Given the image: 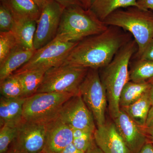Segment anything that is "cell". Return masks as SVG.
Segmentation results:
<instances>
[{"label":"cell","mask_w":153,"mask_h":153,"mask_svg":"<svg viewBox=\"0 0 153 153\" xmlns=\"http://www.w3.org/2000/svg\"><path fill=\"white\" fill-rule=\"evenodd\" d=\"M131 36L120 28L108 26L103 33L77 42L63 63L94 69L104 68L132 39Z\"/></svg>","instance_id":"obj_1"},{"label":"cell","mask_w":153,"mask_h":153,"mask_svg":"<svg viewBox=\"0 0 153 153\" xmlns=\"http://www.w3.org/2000/svg\"><path fill=\"white\" fill-rule=\"evenodd\" d=\"M137 51V46L131 39L122 47L107 66L102 68L100 79L106 90L108 105L112 119L120 110V97L125 85L130 81L128 66L131 57Z\"/></svg>","instance_id":"obj_2"},{"label":"cell","mask_w":153,"mask_h":153,"mask_svg":"<svg viewBox=\"0 0 153 153\" xmlns=\"http://www.w3.org/2000/svg\"><path fill=\"white\" fill-rule=\"evenodd\" d=\"M107 26H114L128 32L137 46L136 57L141 55L153 39V12L137 7L116 10L103 21Z\"/></svg>","instance_id":"obj_3"},{"label":"cell","mask_w":153,"mask_h":153,"mask_svg":"<svg viewBox=\"0 0 153 153\" xmlns=\"http://www.w3.org/2000/svg\"><path fill=\"white\" fill-rule=\"evenodd\" d=\"M108 27L90 9L75 5L65 8L55 38L76 42L103 33Z\"/></svg>","instance_id":"obj_4"},{"label":"cell","mask_w":153,"mask_h":153,"mask_svg":"<svg viewBox=\"0 0 153 153\" xmlns=\"http://www.w3.org/2000/svg\"><path fill=\"white\" fill-rule=\"evenodd\" d=\"M74 95L68 93L44 92L26 97L23 105L24 120L46 124L58 117L63 104Z\"/></svg>","instance_id":"obj_5"},{"label":"cell","mask_w":153,"mask_h":153,"mask_svg":"<svg viewBox=\"0 0 153 153\" xmlns=\"http://www.w3.org/2000/svg\"><path fill=\"white\" fill-rule=\"evenodd\" d=\"M89 68L67 63L46 71L36 93L44 92L79 94V87Z\"/></svg>","instance_id":"obj_6"},{"label":"cell","mask_w":153,"mask_h":153,"mask_svg":"<svg viewBox=\"0 0 153 153\" xmlns=\"http://www.w3.org/2000/svg\"><path fill=\"white\" fill-rule=\"evenodd\" d=\"M79 93L92 113L97 127L106 122L105 111L108 100L98 69L89 68L79 87Z\"/></svg>","instance_id":"obj_7"},{"label":"cell","mask_w":153,"mask_h":153,"mask_svg":"<svg viewBox=\"0 0 153 153\" xmlns=\"http://www.w3.org/2000/svg\"><path fill=\"white\" fill-rule=\"evenodd\" d=\"M77 42H65L55 38L47 45L36 50L31 59L13 74L32 70H48L64 62Z\"/></svg>","instance_id":"obj_8"},{"label":"cell","mask_w":153,"mask_h":153,"mask_svg":"<svg viewBox=\"0 0 153 153\" xmlns=\"http://www.w3.org/2000/svg\"><path fill=\"white\" fill-rule=\"evenodd\" d=\"M46 124L24 120L5 153H40L45 143Z\"/></svg>","instance_id":"obj_9"},{"label":"cell","mask_w":153,"mask_h":153,"mask_svg":"<svg viewBox=\"0 0 153 153\" xmlns=\"http://www.w3.org/2000/svg\"><path fill=\"white\" fill-rule=\"evenodd\" d=\"M65 8L54 0H50L42 9L37 22L34 40L36 50L47 45L56 37Z\"/></svg>","instance_id":"obj_10"},{"label":"cell","mask_w":153,"mask_h":153,"mask_svg":"<svg viewBox=\"0 0 153 153\" xmlns=\"http://www.w3.org/2000/svg\"><path fill=\"white\" fill-rule=\"evenodd\" d=\"M58 117L72 128L93 132L97 128L93 115L79 93L72 96L63 104Z\"/></svg>","instance_id":"obj_11"},{"label":"cell","mask_w":153,"mask_h":153,"mask_svg":"<svg viewBox=\"0 0 153 153\" xmlns=\"http://www.w3.org/2000/svg\"><path fill=\"white\" fill-rule=\"evenodd\" d=\"M73 140L71 127L60 118H56L46 124L45 143L42 152L62 153Z\"/></svg>","instance_id":"obj_12"},{"label":"cell","mask_w":153,"mask_h":153,"mask_svg":"<svg viewBox=\"0 0 153 153\" xmlns=\"http://www.w3.org/2000/svg\"><path fill=\"white\" fill-rule=\"evenodd\" d=\"M113 120L131 152H139L148 142L140 126L121 109Z\"/></svg>","instance_id":"obj_13"},{"label":"cell","mask_w":153,"mask_h":153,"mask_svg":"<svg viewBox=\"0 0 153 153\" xmlns=\"http://www.w3.org/2000/svg\"><path fill=\"white\" fill-rule=\"evenodd\" d=\"M97 146L104 153H131L113 122L106 121L94 133Z\"/></svg>","instance_id":"obj_14"},{"label":"cell","mask_w":153,"mask_h":153,"mask_svg":"<svg viewBox=\"0 0 153 153\" xmlns=\"http://www.w3.org/2000/svg\"><path fill=\"white\" fill-rule=\"evenodd\" d=\"M26 97L0 98V127L5 125L18 127L24 121L23 105Z\"/></svg>","instance_id":"obj_15"},{"label":"cell","mask_w":153,"mask_h":153,"mask_svg":"<svg viewBox=\"0 0 153 153\" xmlns=\"http://www.w3.org/2000/svg\"><path fill=\"white\" fill-rule=\"evenodd\" d=\"M36 50H27L18 47L0 63V81L13 74L31 59Z\"/></svg>","instance_id":"obj_16"},{"label":"cell","mask_w":153,"mask_h":153,"mask_svg":"<svg viewBox=\"0 0 153 153\" xmlns=\"http://www.w3.org/2000/svg\"><path fill=\"white\" fill-rule=\"evenodd\" d=\"M37 22L29 19H15L12 32L16 38L19 47L27 50H36L34 40Z\"/></svg>","instance_id":"obj_17"},{"label":"cell","mask_w":153,"mask_h":153,"mask_svg":"<svg viewBox=\"0 0 153 153\" xmlns=\"http://www.w3.org/2000/svg\"><path fill=\"white\" fill-rule=\"evenodd\" d=\"M15 19H29L38 22L42 10L33 0H2Z\"/></svg>","instance_id":"obj_18"},{"label":"cell","mask_w":153,"mask_h":153,"mask_svg":"<svg viewBox=\"0 0 153 153\" xmlns=\"http://www.w3.org/2000/svg\"><path fill=\"white\" fill-rule=\"evenodd\" d=\"M152 107L149 89L132 104L120 108L133 120L140 126H146L148 114Z\"/></svg>","instance_id":"obj_19"},{"label":"cell","mask_w":153,"mask_h":153,"mask_svg":"<svg viewBox=\"0 0 153 153\" xmlns=\"http://www.w3.org/2000/svg\"><path fill=\"white\" fill-rule=\"evenodd\" d=\"M137 0H92L90 9L101 21L116 10L137 7Z\"/></svg>","instance_id":"obj_20"},{"label":"cell","mask_w":153,"mask_h":153,"mask_svg":"<svg viewBox=\"0 0 153 153\" xmlns=\"http://www.w3.org/2000/svg\"><path fill=\"white\" fill-rule=\"evenodd\" d=\"M149 82H135L129 81L125 85L120 97V108L128 106L139 99L150 88Z\"/></svg>","instance_id":"obj_21"},{"label":"cell","mask_w":153,"mask_h":153,"mask_svg":"<svg viewBox=\"0 0 153 153\" xmlns=\"http://www.w3.org/2000/svg\"><path fill=\"white\" fill-rule=\"evenodd\" d=\"M46 71L44 70H32L16 74L22 84L23 97H29L36 93Z\"/></svg>","instance_id":"obj_22"},{"label":"cell","mask_w":153,"mask_h":153,"mask_svg":"<svg viewBox=\"0 0 153 153\" xmlns=\"http://www.w3.org/2000/svg\"><path fill=\"white\" fill-rule=\"evenodd\" d=\"M153 78V61L137 59L129 71L130 81L148 82Z\"/></svg>","instance_id":"obj_23"},{"label":"cell","mask_w":153,"mask_h":153,"mask_svg":"<svg viewBox=\"0 0 153 153\" xmlns=\"http://www.w3.org/2000/svg\"><path fill=\"white\" fill-rule=\"evenodd\" d=\"M0 93L7 98L24 97L22 84L16 74H11L0 81Z\"/></svg>","instance_id":"obj_24"},{"label":"cell","mask_w":153,"mask_h":153,"mask_svg":"<svg viewBox=\"0 0 153 153\" xmlns=\"http://www.w3.org/2000/svg\"><path fill=\"white\" fill-rule=\"evenodd\" d=\"M19 47L16 38L12 31L0 33V63Z\"/></svg>","instance_id":"obj_25"},{"label":"cell","mask_w":153,"mask_h":153,"mask_svg":"<svg viewBox=\"0 0 153 153\" xmlns=\"http://www.w3.org/2000/svg\"><path fill=\"white\" fill-rule=\"evenodd\" d=\"M71 128L73 132V144L78 149L86 152L94 141V132L90 131Z\"/></svg>","instance_id":"obj_26"},{"label":"cell","mask_w":153,"mask_h":153,"mask_svg":"<svg viewBox=\"0 0 153 153\" xmlns=\"http://www.w3.org/2000/svg\"><path fill=\"white\" fill-rule=\"evenodd\" d=\"M18 127L5 125L0 129V153H5L16 136Z\"/></svg>","instance_id":"obj_27"},{"label":"cell","mask_w":153,"mask_h":153,"mask_svg":"<svg viewBox=\"0 0 153 153\" xmlns=\"http://www.w3.org/2000/svg\"><path fill=\"white\" fill-rule=\"evenodd\" d=\"M15 23L13 14L4 3L0 4V33L12 31Z\"/></svg>","instance_id":"obj_28"},{"label":"cell","mask_w":153,"mask_h":153,"mask_svg":"<svg viewBox=\"0 0 153 153\" xmlns=\"http://www.w3.org/2000/svg\"><path fill=\"white\" fill-rule=\"evenodd\" d=\"M137 59L153 61V39L148 44L142 54Z\"/></svg>","instance_id":"obj_29"},{"label":"cell","mask_w":153,"mask_h":153,"mask_svg":"<svg viewBox=\"0 0 153 153\" xmlns=\"http://www.w3.org/2000/svg\"><path fill=\"white\" fill-rule=\"evenodd\" d=\"M137 7L153 12V0H137Z\"/></svg>","instance_id":"obj_30"},{"label":"cell","mask_w":153,"mask_h":153,"mask_svg":"<svg viewBox=\"0 0 153 153\" xmlns=\"http://www.w3.org/2000/svg\"><path fill=\"white\" fill-rule=\"evenodd\" d=\"M59 3L63 7L66 8L71 6L79 5L83 7L81 0H54Z\"/></svg>","instance_id":"obj_31"},{"label":"cell","mask_w":153,"mask_h":153,"mask_svg":"<svg viewBox=\"0 0 153 153\" xmlns=\"http://www.w3.org/2000/svg\"><path fill=\"white\" fill-rule=\"evenodd\" d=\"M140 127L147 138L148 141L153 144V127L144 126Z\"/></svg>","instance_id":"obj_32"},{"label":"cell","mask_w":153,"mask_h":153,"mask_svg":"<svg viewBox=\"0 0 153 153\" xmlns=\"http://www.w3.org/2000/svg\"><path fill=\"white\" fill-rule=\"evenodd\" d=\"M62 153H85V152L78 149L74 146L73 143H72L71 144L68 145V146L63 151Z\"/></svg>","instance_id":"obj_33"},{"label":"cell","mask_w":153,"mask_h":153,"mask_svg":"<svg viewBox=\"0 0 153 153\" xmlns=\"http://www.w3.org/2000/svg\"><path fill=\"white\" fill-rule=\"evenodd\" d=\"M138 153H153V144L148 141Z\"/></svg>","instance_id":"obj_34"},{"label":"cell","mask_w":153,"mask_h":153,"mask_svg":"<svg viewBox=\"0 0 153 153\" xmlns=\"http://www.w3.org/2000/svg\"><path fill=\"white\" fill-rule=\"evenodd\" d=\"M85 153H104L97 146L95 142V141L93 142L92 144L91 145L89 148L88 149Z\"/></svg>","instance_id":"obj_35"},{"label":"cell","mask_w":153,"mask_h":153,"mask_svg":"<svg viewBox=\"0 0 153 153\" xmlns=\"http://www.w3.org/2000/svg\"><path fill=\"white\" fill-rule=\"evenodd\" d=\"M145 126L147 127H153V105L151 107L150 110Z\"/></svg>","instance_id":"obj_36"},{"label":"cell","mask_w":153,"mask_h":153,"mask_svg":"<svg viewBox=\"0 0 153 153\" xmlns=\"http://www.w3.org/2000/svg\"><path fill=\"white\" fill-rule=\"evenodd\" d=\"M33 1L39 6V7L42 10L50 0H33Z\"/></svg>","instance_id":"obj_37"},{"label":"cell","mask_w":153,"mask_h":153,"mask_svg":"<svg viewBox=\"0 0 153 153\" xmlns=\"http://www.w3.org/2000/svg\"><path fill=\"white\" fill-rule=\"evenodd\" d=\"M83 7L85 9L90 8L92 0H81Z\"/></svg>","instance_id":"obj_38"},{"label":"cell","mask_w":153,"mask_h":153,"mask_svg":"<svg viewBox=\"0 0 153 153\" xmlns=\"http://www.w3.org/2000/svg\"><path fill=\"white\" fill-rule=\"evenodd\" d=\"M150 97L152 106L153 105V83L151 84L150 88L149 89Z\"/></svg>","instance_id":"obj_39"},{"label":"cell","mask_w":153,"mask_h":153,"mask_svg":"<svg viewBox=\"0 0 153 153\" xmlns=\"http://www.w3.org/2000/svg\"><path fill=\"white\" fill-rule=\"evenodd\" d=\"M148 82H149V83H151V84L153 83V78H152V79H150V80H149V81H148Z\"/></svg>","instance_id":"obj_40"},{"label":"cell","mask_w":153,"mask_h":153,"mask_svg":"<svg viewBox=\"0 0 153 153\" xmlns=\"http://www.w3.org/2000/svg\"><path fill=\"white\" fill-rule=\"evenodd\" d=\"M42 153V152H41V153Z\"/></svg>","instance_id":"obj_41"},{"label":"cell","mask_w":153,"mask_h":153,"mask_svg":"<svg viewBox=\"0 0 153 153\" xmlns=\"http://www.w3.org/2000/svg\"><path fill=\"white\" fill-rule=\"evenodd\" d=\"M1 1H2V0H1Z\"/></svg>","instance_id":"obj_42"}]
</instances>
